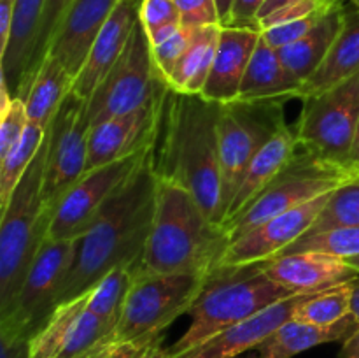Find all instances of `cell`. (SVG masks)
Returning a JSON list of instances; mask_svg holds the SVG:
<instances>
[{"label":"cell","instance_id":"20","mask_svg":"<svg viewBox=\"0 0 359 358\" xmlns=\"http://www.w3.org/2000/svg\"><path fill=\"white\" fill-rule=\"evenodd\" d=\"M118 4L119 0H74L63 16L48 55L58 58L72 74L74 81L83 69L95 39Z\"/></svg>","mask_w":359,"mask_h":358},{"label":"cell","instance_id":"24","mask_svg":"<svg viewBox=\"0 0 359 358\" xmlns=\"http://www.w3.org/2000/svg\"><path fill=\"white\" fill-rule=\"evenodd\" d=\"M302 91L304 83L286 69L276 49L259 39L245 70L237 100H290L302 98Z\"/></svg>","mask_w":359,"mask_h":358},{"label":"cell","instance_id":"13","mask_svg":"<svg viewBox=\"0 0 359 358\" xmlns=\"http://www.w3.org/2000/svg\"><path fill=\"white\" fill-rule=\"evenodd\" d=\"M149 150V147H147ZM147 150L91 168L63 195L48 227L49 239H79L88 232L119 186L133 174Z\"/></svg>","mask_w":359,"mask_h":358},{"label":"cell","instance_id":"4","mask_svg":"<svg viewBox=\"0 0 359 358\" xmlns=\"http://www.w3.org/2000/svg\"><path fill=\"white\" fill-rule=\"evenodd\" d=\"M270 279L262 265L219 267L207 281L202 295L191 307V323L188 330L172 344V357L181 354L221 330L258 314L276 302L293 297Z\"/></svg>","mask_w":359,"mask_h":358},{"label":"cell","instance_id":"46","mask_svg":"<svg viewBox=\"0 0 359 358\" xmlns=\"http://www.w3.org/2000/svg\"><path fill=\"white\" fill-rule=\"evenodd\" d=\"M181 27H182V23H168V25H161V27H158V28H154V30L147 32V37H149V42H151V48L163 44V42L168 41L172 35L177 34V30Z\"/></svg>","mask_w":359,"mask_h":358},{"label":"cell","instance_id":"34","mask_svg":"<svg viewBox=\"0 0 359 358\" xmlns=\"http://www.w3.org/2000/svg\"><path fill=\"white\" fill-rule=\"evenodd\" d=\"M72 2L74 0H46L41 28H39L37 42H35L34 53H32L30 63H28L27 76H25L23 86H21L20 95H18V98H21V100H23L25 95H27L32 81H34L35 76H37V72H39V69H41L44 58L48 56L49 46H51L56 30H58L60 23H62L63 16H65V13L69 11V7L72 6Z\"/></svg>","mask_w":359,"mask_h":358},{"label":"cell","instance_id":"47","mask_svg":"<svg viewBox=\"0 0 359 358\" xmlns=\"http://www.w3.org/2000/svg\"><path fill=\"white\" fill-rule=\"evenodd\" d=\"M340 358H359V329L342 343Z\"/></svg>","mask_w":359,"mask_h":358},{"label":"cell","instance_id":"21","mask_svg":"<svg viewBox=\"0 0 359 358\" xmlns=\"http://www.w3.org/2000/svg\"><path fill=\"white\" fill-rule=\"evenodd\" d=\"M262 39V30L245 27H221L216 58L202 97L217 104L238 98L245 70Z\"/></svg>","mask_w":359,"mask_h":358},{"label":"cell","instance_id":"44","mask_svg":"<svg viewBox=\"0 0 359 358\" xmlns=\"http://www.w3.org/2000/svg\"><path fill=\"white\" fill-rule=\"evenodd\" d=\"M266 0H235L233 14H231V23L228 27H245V28H259V11L265 6Z\"/></svg>","mask_w":359,"mask_h":358},{"label":"cell","instance_id":"35","mask_svg":"<svg viewBox=\"0 0 359 358\" xmlns=\"http://www.w3.org/2000/svg\"><path fill=\"white\" fill-rule=\"evenodd\" d=\"M298 251H323L340 258L359 255V227L339 228L316 235H304L290 246L283 255Z\"/></svg>","mask_w":359,"mask_h":358},{"label":"cell","instance_id":"3","mask_svg":"<svg viewBox=\"0 0 359 358\" xmlns=\"http://www.w3.org/2000/svg\"><path fill=\"white\" fill-rule=\"evenodd\" d=\"M228 246L224 228L209 220L188 190L160 179L140 274L209 277L219 269Z\"/></svg>","mask_w":359,"mask_h":358},{"label":"cell","instance_id":"37","mask_svg":"<svg viewBox=\"0 0 359 358\" xmlns=\"http://www.w3.org/2000/svg\"><path fill=\"white\" fill-rule=\"evenodd\" d=\"M198 27H186L182 25L177 30V34L172 35L168 41H165L163 44L154 46L153 48V58L156 63V69L160 70L161 76L167 77L170 76V72L174 70V67L177 65V62L181 60V56L184 55L186 49L191 44L193 37H195V32Z\"/></svg>","mask_w":359,"mask_h":358},{"label":"cell","instance_id":"33","mask_svg":"<svg viewBox=\"0 0 359 358\" xmlns=\"http://www.w3.org/2000/svg\"><path fill=\"white\" fill-rule=\"evenodd\" d=\"M354 227H359V175L330 195L318 220L305 235Z\"/></svg>","mask_w":359,"mask_h":358},{"label":"cell","instance_id":"51","mask_svg":"<svg viewBox=\"0 0 359 358\" xmlns=\"http://www.w3.org/2000/svg\"><path fill=\"white\" fill-rule=\"evenodd\" d=\"M351 165H353L354 168L359 165V121H358L356 137H354V142H353V150H351Z\"/></svg>","mask_w":359,"mask_h":358},{"label":"cell","instance_id":"45","mask_svg":"<svg viewBox=\"0 0 359 358\" xmlns=\"http://www.w3.org/2000/svg\"><path fill=\"white\" fill-rule=\"evenodd\" d=\"M14 6H16V0H0V49L6 46L7 37H9Z\"/></svg>","mask_w":359,"mask_h":358},{"label":"cell","instance_id":"28","mask_svg":"<svg viewBox=\"0 0 359 358\" xmlns=\"http://www.w3.org/2000/svg\"><path fill=\"white\" fill-rule=\"evenodd\" d=\"M74 90V76L63 63L53 55H48L32 81L23 102L27 107L28 121L48 128L51 119L62 107L65 98Z\"/></svg>","mask_w":359,"mask_h":358},{"label":"cell","instance_id":"23","mask_svg":"<svg viewBox=\"0 0 359 358\" xmlns=\"http://www.w3.org/2000/svg\"><path fill=\"white\" fill-rule=\"evenodd\" d=\"M298 147L300 142H298L297 130L291 128L290 125H284L249 164L223 223L241 214L265 190V186L293 160L294 154L298 153Z\"/></svg>","mask_w":359,"mask_h":358},{"label":"cell","instance_id":"53","mask_svg":"<svg viewBox=\"0 0 359 358\" xmlns=\"http://www.w3.org/2000/svg\"><path fill=\"white\" fill-rule=\"evenodd\" d=\"M112 343H114V340H112ZM112 343H111V344H109V346H105V347H104V350H102V351H100V353H98V354H97V357H93V358H105V357H107V351H109V347H111V346H112Z\"/></svg>","mask_w":359,"mask_h":358},{"label":"cell","instance_id":"8","mask_svg":"<svg viewBox=\"0 0 359 358\" xmlns=\"http://www.w3.org/2000/svg\"><path fill=\"white\" fill-rule=\"evenodd\" d=\"M286 102L284 98H273L223 104L217 133L224 216L252 158L284 125H287L284 118Z\"/></svg>","mask_w":359,"mask_h":358},{"label":"cell","instance_id":"12","mask_svg":"<svg viewBox=\"0 0 359 358\" xmlns=\"http://www.w3.org/2000/svg\"><path fill=\"white\" fill-rule=\"evenodd\" d=\"M88 100L70 93L48 126V158L44 174V213L49 218L67 192L86 172Z\"/></svg>","mask_w":359,"mask_h":358},{"label":"cell","instance_id":"27","mask_svg":"<svg viewBox=\"0 0 359 358\" xmlns=\"http://www.w3.org/2000/svg\"><path fill=\"white\" fill-rule=\"evenodd\" d=\"M359 72V7L346 11L342 30L333 42L328 56L305 81L302 98L337 86Z\"/></svg>","mask_w":359,"mask_h":358},{"label":"cell","instance_id":"42","mask_svg":"<svg viewBox=\"0 0 359 358\" xmlns=\"http://www.w3.org/2000/svg\"><path fill=\"white\" fill-rule=\"evenodd\" d=\"M105 358H174L170 350L163 347V336L149 343H112Z\"/></svg>","mask_w":359,"mask_h":358},{"label":"cell","instance_id":"43","mask_svg":"<svg viewBox=\"0 0 359 358\" xmlns=\"http://www.w3.org/2000/svg\"><path fill=\"white\" fill-rule=\"evenodd\" d=\"M30 337L0 329V358H32Z\"/></svg>","mask_w":359,"mask_h":358},{"label":"cell","instance_id":"6","mask_svg":"<svg viewBox=\"0 0 359 358\" xmlns=\"http://www.w3.org/2000/svg\"><path fill=\"white\" fill-rule=\"evenodd\" d=\"M354 178H358L356 168L335 164L298 147L293 160L265 186V190L241 214L223 223L230 244L273 216L335 192Z\"/></svg>","mask_w":359,"mask_h":358},{"label":"cell","instance_id":"39","mask_svg":"<svg viewBox=\"0 0 359 358\" xmlns=\"http://www.w3.org/2000/svg\"><path fill=\"white\" fill-rule=\"evenodd\" d=\"M330 9H332V7H330ZM330 9L312 14V16L304 18V20L291 21V23H284V25H277V27H272V28H265V30H262V39L270 46V48H273L277 51V49L284 48V46L293 44V42H297L298 39H302L304 35H307L309 32H311L312 28H314L316 25L323 20V16H325Z\"/></svg>","mask_w":359,"mask_h":358},{"label":"cell","instance_id":"52","mask_svg":"<svg viewBox=\"0 0 359 358\" xmlns=\"http://www.w3.org/2000/svg\"><path fill=\"white\" fill-rule=\"evenodd\" d=\"M347 263H349L351 267H354V269L359 272V255L358 256H351V258H346Z\"/></svg>","mask_w":359,"mask_h":358},{"label":"cell","instance_id":"9","mask_svg":"<svg viewBox=\"0 0 359 358\" xmlns=\"http://www.w3.org/2000/svg\"><path fill=\"white\" fill-rule=\"evenodd\" d=\"M165 86L167 81L156 69L149 37L139 20L125 51L88 98V125L135 111Z\"/></svg>","mask_w":359,"mask_h":358},{"label":"cell","instance_id":"55","mask_svg":"<svg viewBox=\"0 0 359 358\" xmlns=\"http://www.w3.org/2000/svg\"><path fill=\"white\" fill-rule=\"evenodd\" d=\"M356 171H358V175H359V165L356 167Z\"/></svg>","mask_w":359,"mask_h":358},{"label":"cell","instance_id":"1","mask_svg":"<svg viewBox=\"0 0 359 358\" xmlns=\"http://www.w3.org/2000/svg\"><path fill=\"white\" fill-rule=\"evenodd\" d=\"M223 104L167 88L151 153L158 179L188 190L212 223L223 227L219 116Z\"/></svg>","mask_w":359,"mask_h":358},{"label":"cell","instance_id":"7","mask_svg":"<svg viewBox=\"0 0 359 358\" xmlns=\"http://www.w3.org/2000/svg\"><path fill=\"white\" fill-rule=\"evenodd\" d=\"M209 277L186 274L151 276L139 272L119 314L112 336L114 343H149L163 336L168 325L191 311Z\"/></svg>","mask_w":359,"mask_h":358},{"label":"cell","instance_id":"48","mask_svg":"<svg viewBox=\"0 0 359 358\" xmlns=\"http://www.w3.org/2000/svg\"><path fill=\"white\" fill-rule=\"evenodd\" d=\"M217 7V14H219L221 27H228L231 23V14H233V4L235 0H214Z\"/></svg>","mask_w":359,"mask_h":358},{"label":"cell","instance_id":"16","mask_svg":"<svg viewBox=\"0 0 359 358\" xmlns=\"http://www.w3.org/2000/svg\"><path fill=\"white\" fill-rule=\"evenodd\" d=\"M167 88L168 84L142 107L90 126L86 172L153 146Z\"/></svg>","mask_w":359,"mask_h":358},{"label":"cell","instance_id":"41","mask_svg":"<svg viewBox=\"0 0 359 358\" xmlns=\"http://www.w3.org/2000/svg\"><path fill=\"white\" fill-rule=\"evenodd\" d=\"M140 21L146 32H149L161 25L181 23V14L175 0H142Z\"/></svg>","mask_w":359,"mask_h":358},{"label":"cell","instance_id":"32","mask_svg":"<svg viewBox=\"0 0 359 358\" xmlns=\"http://www.w3.org/2000/svg\"><path fill=\"white\" fill-rule=\"evenodd\" d=\"M347 316H351V283L309 295L293 312V319L297 321L319 326L335 325Z\"/></svg>","mask_w":359,"mask_h":358},{"label":"cell","instance_id":"11","mask_svg":"<svg viewBox=\"0 0 359 358\" xmlns=\"http://www.w3.org/2000/svg\"><path fill=\"white\" fill-rule=\"evenodd\" d=\"M79 239H49L39 248L27 277L7 312L0 316V329L32 337L48 323L56 309L62 281L72 263Z\"/></svg>","mask_w":359,"mask_h":358},{"label":"cell","instance_id":"22","mask_svg":"<svg viewBox=\"0 0 359 358\" xmlns=\"http://www.w3.org/2000/svg\"><path fill=\"white\" fill-rule=\"evenodd\" d=\"M46 0H16L9 37L0 49V81L18 97L27 76L28 63L37 42Z\"/></svg>","mask_w":359,"mask_h":358},{"label":"cell","instance_id":"30","mask_svg":"<svg viewBox=\"0 0 359 358\" xmlns=\"http://www.w3.org/2000/svg\"><path fill=\"white\" fill-rule=\"evenodd\" d=\"M139 272L140 262L121 263V265L109 270L105 276H102L100 281H97L88 290V293H90V297H88V309L97 316H100L107 323L114 325L116 329L119 314L123 311V305H125L126 297H128Z\"/></svg>","mask_w":359,"mask_h":358},{"label":"cell","instance_id":"40","mask_svg":"<svg viewBox=\"0 0 359 358\" xmlns=\"http://www.w3.org/2000/svg\"><path fill=\"white\" fill-rule=\"evenodd\" d=\"M181 23L186 27H210L219 25V14L214 0H175Z\"/></svg>","mask_w":359,"mask_h":358},{"label":"cell","instance_id":"49","mask_svg":"<svg viewBox=\"0 0 359 358\" xmlns=\"http://www.w3.org/2000/svg\"><path fill=\"white\" fill-rule=\"evenodd\" d=\"M351 316L359 325V276L351 281Z\"/></svg>","mask_w":359,"mask_h":358},{"label":"cell","instance_id":"17","mask_svg":"<svg viewBox=\"0 0 359 358\" xmlns=\"http://www.w3.org/2000/svg\"><path fill=\"white\" fill-rule=\"evenodd\" d=\"M259 265L270 279L297 295L319 293L351 283L359 276L346 258L323 251L287 253Z\"/></svg>","mask_w":359,"mask_h":358},{"label":"cell","instance_id":"31","mask_svg":"<svg viewBox=\"0 0 359 358\" xmlns=\"http://www.w3.org/2000/svg\"><path fill=\"white\" fill-rule=\"evenodd\" d=\"M46 130L42 126L28 123L27 130L18 140L16 146L0 160V209L6 207L11 195L20 185L21 178L28 171L34 158L37 157L42 142H44Z\"/></svg>","mask_w":359,"mask_h":358},{"label":"cell","instance_id":"5","mask_svg":"<svg viewBox=\"0 0 359 358\" xmlns=\"http://www.w3.org/2000/svg\"><path fill=\"white\" fill-rule=\"evenodd\" d=\"M48 130L44 142L20 185L2 207L0 220V316L16 298L21 283L48 235L51 218L44 213V174Z\"/></svg>","mask_w":359,"mask_h":358},{"label":"cell","instance_id":"29","mask_svg":"<svg viewBox=\"0 0 359 358\" xmlns=\"http://www.w3.org/2000/svg\"><path fill=\"white\" fill-rule=\"evenodd\" d=\"M219 32V25L196 28L191 44L167 77L168 88L179 93L202 95L216 58Z\"/></svg>","mask_w":359,"mask_h":358},{"label":"cell","instance_id":"2","mask_svg":"<svg viewBox=\"0 0 359 358\" xmlns=\"http://www.w3.org/2000/svg\"><path fill=\"white\" fill-rule=\"evenodd\" d=\"M158 183L149 147L139 167L77 241L76 255L58 290L56 307L86 293L114 267L142 262L156 209Z\"/></svg>","mask_w":359,"mask_h":358},{"label":"cell","instance_id":"36","mask_svg":"<svg viewBox=\"0 0 359 358\" xmlns=\"http://www.w3.org/2000/svg\"><path fill=\"white\" fill-rule=\"evenodd\" d=\"M0 160L13 150L28 126L25 102L13 97L4 81H0Z\"/></svg>","mask_w":359,"mask_h":358},{"label":"cell","instance_id":"18","mask_svg":"<svg viewBox=\"0 0 359 358\" xmlns=\"http://www.w3.org/2000/svg\"><path fill=\"white\" fill-rule=\"evenodd\" d=\"M309 295L314 293L293 295V297L276 302L270 307L259 311L258 314L221 330L216 336L200 343L198 346L175 354L174 358H237L245 351L256 350L280 325L293 318L297 305Z\"/></svg>","mask_w":359,"mask_h":358},{"label":"cell","instance_id":"38","mask_svg":"<svg viewBox=\"0 0 359 358\" xmlns=\"http://www.w3.org/2000/svg\"><path fill=\"white\" fill-rule=\"evenodd\" d=\"M339 2H342V0H293V2L286 4V6L279 7L273 13L262 18L259 20V28L265 30V28L277 27V25L304 20V18L312 16V14L330 9V7H333Z\"/></svg>","mask_w":359,"mask_h":358},{"label":"cell","instance_id":"19","mask_svg":"<svg viewBox=\"0 0 359 358\" xmlns=\"http://www.w3.org/2000/svg\"><path fill=\"white\" fill-rule=\"evenodd\" d=\"M142 0H119L111 18L105 21L104 28L91 46L83 69L74 81V93L77 97L88 98L93 95L109 70L114 67L121 53L125 51L133 28L140 20Z\"/></svg>","mask_w":359,"mask_h":358},{"label":"cell","instance_id":"14","mask_svg":"<svg viewBox=\"0 0 359 358\" xmlns=\"http://www.w3.org/2000/svg\"><path fill=\"white\" fill-rule=\"evenodd\" d=\"M83 293L63 302L32 337V358H93L114 340V325L88 309Z\"/></svg>","mask_w":359,"mask_h":358},{"label":"cell","instance_id":"25","mask_svg":"<svg viewBox=\"0 0 359 358\" xmlns=\"http://www.w3.org/2000/svg\"><path fill=\"white\" fill-rule=\"evenodd\" d=\"M359 329L356 319L347 316L330 326L312 325L291 318L256 347V358H293L304 351L330 343H344Z\"/></svg>","mask_w":359,"mask_h":358},{"label":"cell","instance_id":"54","mask_svg":"<svg viewBox=\"0 0 359 358\" xmlns=\"http://www.w3.org/2000/svg\"><path fill=\"white\" fill-rule=\"evenodd\" d=\"M351 4H353L354 7H359V0H351Z\"/></svg>","mask_w":359,"mask_h":358},{"label":"cell","instance_id":"26","mask_svg":"<svg viewBox=\"0 0 359 358\" xmlns=\"http://www.w3.org/2000/svg\"><path fill=\"white\" fill-rule=\"evenodd\" d=\"M344 18H346V7L340 2L333 6L307 35L298 39L293 44L277 49L280 62L304 84L328 56L333 42L342 30Z\"/></svg>","mask_w":359,"mask_h":358},{"label":"cell","instance_id":"50","mask_svg":"<svg viewBox=\"0 0 359 358\" xmlns=\"http://www.w3.org/2000/svg\"><path fill=\"white\" fill-rule=\"evenodd\" d=\"M290 2H293V0H266L265 6H263L262 11H259L258 21L262 20V18H265L266 14L273 13V11H277V9H279V7L286 6V4H290Z\"/></svg>","mask_w":359,"mask_h":358},{"label":"cell","instance_id":"15","mask_svg":"<svg viewBox=\"0 0 359 358\" xmlns=\"http://www.w3.org/2000/svg\"><path fill=\"white\" fill-rule=\"evenodd\" d=\"M332 193L318 197L304 206L286 211L252 228L251 232L228 246L219 267L256 265L283 255L293 242L311 230Z\"/></svg>","mask_w":359,"mask_h":358},{"label":"cell","instance_id":"10","mask_svg":"<svg viewBox=\"0 0 359 358\" xmlns=\"http://www.w3.org/2000/svg\"><path fill=\"white\" fill-rule=\"evenodd\" d=\"M302 100L304 107L294 128L300 147L335 164L353 167L351 150L359 121V72Z\"/></svg>","mask_w":359,"mask_h":358}]
</instances>
